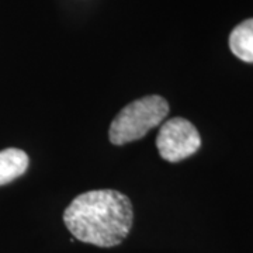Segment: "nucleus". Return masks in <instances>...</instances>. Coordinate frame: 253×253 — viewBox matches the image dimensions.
I'll return each instance as SVG.
<instances>
[{"label": "nucleus", "instance_id": "nucleus-3", "mask_svg": "<svg viewBox=\"0 0 253 253\" xmlns=\"http://www.w3.org/2000/svg\"><path fill=\"white\" fill-rule=\"evenodd\" d=\"M201 145L197 128L189 120L174 117L166 121L156 136V148L162 159L180 162L199 151Z\"/></svg>", "mask_w": 253, "mask_h": 253}, {"label": "nucleus", "instance_id": "nucleus-2", "mask_svg": "<svg viewBox=\"0 0 253 253\" xmlns=\"http://www.w3.org/2000/svg\"><path fill=\"white\" fill-rule=\"evenodd\" d=\"M169 114V103L162 96H145L126 104L110 126L111 144L124 145L144 138Z\"/></svg>", "mask_w": 253, "mask_h": 253}, {"label": "nucleus", "instance_id": "nucleus-4", "mask_svg": "<svg viewBox=\"0 0 253 253\" xmlns=\"http://www.w3.org/2000/svg\"><path fill=\"white\" fill-rule=\"evenodd\" d=\"M28 168V155L17 149L7 148L0 152V186L7 184L23 176Z\"/></svg>", "mask_w": 253, "mask_h": 253}, {"label": "nucleus", "instance_id": "nucleus-1", "mask_svg": "<svg viewBox=\"0 0 253 253\" xmlns=\"http://www.w3.org/2000/svg\"><path fill=\"white\" fill-rule=\"evenodd\" d=\"M132 221V203L117 190L86 191L73 199L63 212V222L76 239L100 248L121 244Z\"/></svg>", "mask_w": 253, "mask_h": 253}, {"label": "nucleus", "instance_id": "nucleus-5", "mask_svg": "<svg viewBox=\"0 0 253 253\" xmlns=\"http://www.w3.org/2000/svg\"><path fill=\"white\" fill-rule=\"evenodd\" d=\"M229 48L241 61L253 63V18L245 20L232 30Z\"/></svg>", "mask_w": 253, "mask_h": 253}]
</instances>
